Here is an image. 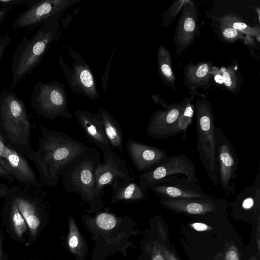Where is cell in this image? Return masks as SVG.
Segmentation results:
<instances>
[{
    "label": "cell",
    "mask_w": 260,
    "mask_h": 260,
    "mask_svg": "<svg viewBox=\"0 0 260 260\" xmlns=\"http://www.w3.org/2000/svg\"><path fill=\"white\" fill-rule=\"evenodd\" d=\"M236 61L231 64L219 68L223 78V87L232 94H238L243 83V78L239 70Z\"/></svg>",
    "instance_id": "cell-29"
},
{
    "label": "cell",
    "mask_w": 260,
    "mask_h": 260,
    "mask_svg": "<svg viewBox=\"0 0 260 260\" xmlns=\"http://www.w3.org/2000/svg\"><path fill=\"white\" fill-rule=\"evenodd\" d=\"M9 189L10 187L7 185L0 183V199L5 198Z\"/></svg>",
    "instance_id": "cell-43"
},
{
    "label": "cell",
    "mask_w": 260,
    "mask_h": 260,
    "mask_svg": "<svg viewBox=\"0 0 260 260\" xmlns=\"http://www.w3.org/2000/svg\"><path fill=\"white\" fill-rule=\"evenodd\" d=\"M28 260H51V259H29Z\"/></svg>",
    "instance_id": "cell-49"
},
{
    "label": "cell",
    "mask_w": 260,
    "mask_h": 260,
    "mask_svg": "<svg viewBox=\"0 0 260 260\" xmlns=\"http://www.w3.org/2000/svg\"><path fill=\"white\" fill-rule=\"evenodd\" d=\"M194 96V95H191V96L184 98L179 103L172 104H167L160 98L158 103L164 109L156 110L151 116L146 129L147 135L156 140L171 137L172 129L186 104Z\"/></svg>",
    "instance_id": "cell-14"
},
{
    "label": "cell",
    "mask_w": 260,
    "mask_h": 260,
    "mask_svg": "<svg viewBox=\"0 0 260 260\" xmlns=\"http://www.w3.org/2000/svg\"><path fill=\"white\" fill-rule=\"evenodd\" d=\"M144 250L149 252L151 260H166L156 241H152L145 245Z\"/></svg>",
    "instance_id": "cell-33"
},
{
    "label": "cell",
    "mask_w": 260,
    "mask_h": 260,
    "mask_svg": "<svg viewBox=\"0 0 260 260\" xmlns=\"http://www.w3.org/2000/svg\"><path fill=\"white\" fill-rule=\"evenodd\" d=\"M259 172L253 184L245 187L236 197L233 203L235 212L259 214L260 209Z\"/></svg>",
    "instance_id": "cell-23"
},
{
    "label": "cell",
    "mask_w": 260,
    "mask_h": 260,
    "mask_svg": "<svg viewBox=\"0 0 260 260\" xmlns=\"http://www.w3.org/2000/svg\"><path fill=\"white\" fill-rule=\"evenodd\" d=\"M213 63L210 61H201L196 64L191 61L185 65L183 77L184 84L189 90V93L200 97L207 98L206 95L199 93L198 88L207 90L212 85Z\"/></svg>",
    "instance_id": "cell-21"
},
{
    "label": "cell",
    "mask_w": 260,
    "mask_h": 260,
    "mask_svg": "<svg viewBox=\"0 0 260 260\" xmlns=\"http://www.w3.org/2000/svg\"><path fill=\"white\" fill-rule=\"evenodd\" d=\"M180 13L174 37L177 58L192 45L200 34L198 23L199 15L196 3L191 0H186Z\"/></svg>",
    "instance_id": "cell-16"
},
{
    "label": "cell",
    "mask_w": 260,
    "mask_h": 260,
    "mask_svg": "<svg viewBox=\"0 0 260 260\" xmlns=\"http://www.w3.org/2000/svg\"><path fill=\"white\" fill-rule=\"evenodd\" d=\"M253 9H254V10L257 12V17H258V22H260V10H259V7H255L254 6H252Z\"/></svg>",
    "instance_id": "cell-47"
},
{
    "label": "cell",
    "mask_w": 260,
    "mask_h": 260,
    "mask_svg": "<svg viewBox=\"0 0 260 260\" xmlns=\"http://www.w3.org/2000/svg\"><path fill=\"white\" fill-rule=\"evenodd\" d=\"M81 220L95 244L90 260H105L117 253L126 257L128 249L137 248L131 238L142 233L127 215L118 216L106 207L93 216L83 213Z\"/></svg>",
    "instance_id": "cell-1"
},
{
    "label": "cell",
    "mask_w": 260,
    "mask_h": 260,
    "mask_svg": "<svg viewBox=\"0 0 260 260\" xmlns=\"http://www.w3.org/2000/svg\"><path fill=\"white\" fill-rule=\"evenodd\" d=\"M185 1H176L164 11L162 15V25L165 28L168 27L175 20L181 12Z\"/></svg>",
    "instance_id": "cell-32"
},
{
    "label": "cell",
    "mask_w": 260,
    "mask_h": 260,
    "mask_svg": "<svg viewBox=\"0 0 260 260\" xmlns=\"http://www.w3.org/2000/svg\"><path fill=\"white\" fill-rule=\"evenodd\" d=\"M14 186L10 188L16 205L28 227L26 246L33 244L47 224L48 213L40 198L29 191L30 186Z\"/></svg>",
    "instance_id": "cell-8"
},
{
    "label": "cell",
    "mask_w": 260,
    "mask_h": 260,
    "mask_svg": "<svg viewBox=\"0 0 260 260\" xmlns=\"http://www.w3.org/2000/svg\"><path fill=\"white\" fill-rule=\"evenodd\" d=\"M112 189L111 203L113 204L124 202L132 203L145 199L146 192L139 183L133 181H124L115 179L110 184Z\"/></svg>",
    "instance_id": "cell-24"
},
{
    "label": "cell",
    "mask_w": 260,
    "mask_h": 260,
    "mask_svg": "<svg viewBox=\"0 0 260 260\" xmlns=\"http://www.w3.org/2000/svg\"><path fill=\"white\" fill-rule=\"evenodd\" d=\"M196 173L193 162L186 155H171L152 170L140 174L139 183L146 192L149 187L172 175H182L191 180L198 181Z\"/></svg>",
    "instance_id": "cell-12"
},
{
    "label": "cell",
    "mask_w": 260,
    "mask_h": 260,
    "mask_svg": "<svg viewBox=\"0 0 260 260\" xmlns=\"http://www.w3.org/2000/svg\"><path fill=\"white\" fill-rule=\"evenodd\" d=\"M126 149L134 166L143 173L152 170L167 157L164 150L133 140L127 141Z\"/></svg>",
    "instance_id": "cell-19"
},
{
    "label": "cell",
    "mask_w": 260,
    "mask_h": 260,
    "mask_svg": "<svg viewBox=\"0 0 260 260\" xmlns=\"http://www.w3.org/2000/svg\"><path fill=\"white\" fill-rule=\"evenodd\" d=\"M212 77H213L215 82L218 85L223 86V78L220 72L219 68L213 66L212 71Z\"/></svg>",
    "instance_id": "cell-39"
},
{
    "label": "cell",
    "mask_w": 260,
    "mask_h": 260,
    "mask_svg": "<svg viewBox=\"0 0 260 260\" xmlns=\"http://www.w3.org/2000/svg\"><path fill=\"white\" fill-rule=\"evenodd\" d=\"M30 0H0L1 7H12L13 5L27 4Z\"/></svg>",
    "instance_id": "cell-38"
},
{
    "label": "cell",
    "mask_w": 260,
    "mask_h": 260,
    "mask_svg": "<svg viewBox=\"0 0 260 260\" xmlns=\"http://www.w3.org/2000/svg\"><path fill=\"white\" fill-rule=\"evenodd\" d=\"M217 21V20H216ZM217 21L216 24L217 31L219 34V37L223 42L227 43H234L237 40H240L249 47L255 46L256 43L254 37L249 35H245L234 29V28L224 25Z\"/></svg>",
    "instance_id": "cell-30"
},
{
    "label": "cell",
    "mask_w": 260,
    "mask_h": 260,
    "mask_svg": "<svg viewBox=\"0 0 260 260\" xmlns=\"http://www.w3.org/2000/svg\"><path fill=\"white\" fill-rule=\"evenodd\" d=\"M30 107L35 113L48 120L61 117L71 119L65 85L57 81L37 82L30 96Z\"/></svg>",
    "instance_id": "cell-7"
},
{
    "label": "cell",
    "mask_w": 260,
    "mask_h": 260,
    "mask_svg": "<svg viewBox=\"0 0 260 260\" xmlns=\"http://www.w3.org/2000/svg\"><path fill=\"white\" fill-rule=\"evenodd\" d=\"M249 260H257V259L255 257L252 256Z\"/></svg>",
    "instance_id": "cell-48"
},
{
    "label": "cell",
    "mask_w": 260,
    "mask_h": 260,
    "mask_svg": "<svg viewBox=\"0 0 260 260\" xmlns=\"http://www.w3.org/2000/svg\"><path fill=\"white\" fill-rule=\"evenodd\" d=\"M219 184L227 194L234 193L239 159L228 137L218 126L215 127Z\"/></svg>",
    "instance_id": "cell-10"
},
{
    "label": "cell",
    "mask_w": 260,
    "mask_h": 260,
    "mask_svg": "<svg viewBox=\"0 0 260 260\" xmlns=\"http://www.w3.org/2000/svg\"><path fill=\"white\" fill-rule=\"evenodd\" d=\"M215 19L223 25L232 27L243 34L256 38L257 41L259 42L260 28L258 25L251 27L242 17L231 12L223 15L219 18H215Z\"/></svg>",
    "instance_id": "cell-28"
},
{
    "label": "cell",
    "mask_w": 260,
    "mask_h": 260,
    "mask_svg": "<svg viewBox=\"0 0 260 260\" xmlns=\"http://www.w3.org/2000/svg\"><path fill=\"white\" fill-rule=\"evenodd\" d=\"M31 123L24 102L11 90L0 93V133L7 145L25 156L34 149Z\"/></svg>",
    "instance_id": "cell-4"
},
{
    "label": "cell",
    "mask_w": 260,
    "mask_h": 260,
    "mask_svg": "<svg viewBox=\"0 0 260 260\" xmlns=\"http://www.w3.org/2000/svg\"><path fill=\"white\" fill-rule=\"evenodd\" d=\"M12 8V7H0V24L6 18L9 12Z\"/></svg>",
    "instance_id": "cell-42"
},
{
    "label": "cell",
    "mask_w": 260,
    "mask_h": 260,
    "mask_svg": "<svg viewBox=\"0 0 260 260\" xmlns=\"http://www.w3.org/2000/svg\"><path fill=\"white\" fill-rule=\"evenodd\" d=\"M95 196L99 201L103 202L104 188L110 185L115 179L124 181H134L124 160L112 150L103 155V162L100 163L95 171Z\"/></svg>",
    "instance_id": "cell-15"
},
{
    "label": "cell",
    "mask_w": 260,
    "mask_h": 260,
    "mask_svg": "<svg viewBox=\"0 0 260 260\" xmlns=\"http://www.w3.org/2000/svg\"><path fill=\"white\" fill-rule=\"evenodd\" d=\"M61 15L47 20L31 36L23 37L14 52L11 63L12 87L32 73L51 44L58 40L60 34Z\"/></svg>",
    "instance_id": "cell-3"
},
{
    "label": "cell",
    "mask_w": 260,
    "mask_h": 260,
    "mask_svg": "<svg viewBox=\"0 0 260 260\" xmlns=\"http://www.w3.org/2000/svg\"><path fill=\"white\" fill-rule=\"evenodd\" d=\"M5 139L0 133V157L1 156L4 145L5 144Z\"/></svg>",
    "instance_id": "cell-46"
},
{
    "label": "cell",
    "mask_w": 260,
    "mask_h": 260,
    "mask_svg": "<svg viewBox=\"0 0 260 260\" xmlns=\"http://www.w3.org/2000/svg\"><path fill=\"white\" fill-rule=\"evenodd\" d=\"M197 132V151L211 183L219 185L215 138V116L207 98H198L194 105Z\"/></svg>",
    "instance_id": "cell-6"
},
{
    "label": "cell",
    "mask_w": 260,
    "mask_h": 260,
    "mask_svg": "<svg viewBox=\"0 0 260 260\" xmlns=\"http://www.w3.org/2000/svg\"><path fill=\"white\" fill-rule=\"evenodd\" d=\"M115 51V48L113 50V51L111 54L110 58L107 64V67L104 74L102 76H101V80H102V88L103 90L106 91L107 90V86L108 83V80L109 78V71L110 70V67L111 66V62L112 59L113 58V55L114 54Z\"/></svg>",
    "instance_id": "cell-34"
},
{
    "label": "cell",
    "mask_w": 260,
    "mask_h": 260,
    "mask_svg": "<svg viewBox=\"0 0 260 260\" xmlns=\"http://www.w3.org/2000/svg\"><path fill=\"white\" fill-rule=\"evenodd\" d=\"M224 258L225 260H240L237 248L234 246L229 248L225 252Z\"/></svg>",
    "instance_id": "cell-36"
},
{
    "label": "cell",
    "mask_w": 260,
    "mask_h": 260,
    "mask_svg": "<svg viewBox=\"0 0 260 260\" xmlns=\"http://www.w3.org/2000/svg\"><path fill=\"white\" fill-rule=\"evenodd\" d=\"M257 234H256V242H257V248L258 251V253H259L260 251V241H259V220H260V215L258 214L257 216Z\"/></svg>",
    "instance_id": "cell-45"
},
{
    "label": "cell",
    "mask_w": 260,
    "mask_h": 260,
    "mask_svg": "<svg viewBox=\"0 0 260 260\" xmlns=\"http://www.w3.org/2000/svg\"><path fill=\"white\" fill-rule=\"evenodd\" d=\"M100 119L111 147L117 148L124 156L123 137L119 123L105 109L99 108L96 113Z\"/></svg>",
    "instance_id": "cell-26"
},
{
    "label": "cell",
    "mask_w": 260,
    "mask_h": 260,
    "mask_svg": "<svg viewBox=\"0 0 260 260\" xmlns=\"http://www.w3.org/2000/svg\"><path fill=\"white\" fill-rule=\"evenodd\" d=\"M38 147L25 157L37 169L40 184L56 186L69 165L78 156L92 149L66 133L41 126Z\"/></svg>",
    "instance_id": "cell-2"
},
{
    "label": "cell",
    "mask_w": 260,
    "mask_h": 260,
    "mask_svg": "<svg viewBox=\"0 0 260 260\" xmlns=\"http://www.w3.org/2000/svg\"><path fill=\"white\" fill-rule=\"evenodd\" d=\"M4 237L0 229V260H9V256L5 252L3 247Z\"/></svg>",
    "instance_id": "cell-41"
},
{
    "label": "cell",
    "mask_w": 260,
    "mask_h": 260,
    "mask_svg": "<svg viewBox=\"0 0 260 260\" xmlns=\"http://www.w3.org/2000/svg\"><path fill=\"white\" fill-rule=\"evenodd\" d=\"M68 49L73 59L72 68L69 67L61 56L58 57L59 64L67 83L74 93L81 94L95 102L99 99L100 95L91 69L79 53L69 47Z\"/></svg>",
    "instance_id": "cell-9"
},
{
    "label": "cell",
    "mask_w": 260,
    "mask_h": 260,
    "mask_svg": "<svg viewBox=\"0 0 260 260\" xmlns=\"http://www.w3.org/2000/svg\"><path fill=\"white\" fill-rule=\"evenodd\" d=\"M181 175L165 178L149 188L160 198L170 199H211L214 198L204 191L198 184Z\"/></svg>",
    "instance_id": "cell-13"
},
{
    "label": "cell",
    "mask_w": 260,
    "mask_h": 260,
    "mask_svg": "<svg viewBox=\"0 0 260 260\" xmlns=\"http://www.w3.org/2000/svg\"><path fill=\"white\" fill-rule=\"evenodd\" d=\"M68 222L69 232L66 239L62 237V245L76 260H84L88 253L87 241L81 233L73 216L69 217Z\"/></svg>",
    "instance_id": "cell-25"
},
{
    "label": "cell",
    "mask_w": 260,
    "mask_h": 260,
    "mask_svg": "<svg viewBox=\"0 0 260 260\" xmlns=\"http://www.w3.org/2000/svg\"><path fill=\"white\" fill-rule=\"evenodd\" d=\"M164 208L174 211L190 215H204L224 209L229 205L225 200L216 199H170L161 198Z\"/></svg>",
    "instance_id": "cell-18"
},
{
    "label": "cell",
    "mask_w": 260,
    "mask_h": 260,
    "mask_svg": "<svg viewBox=\"0 0 260 260\" xmlns=\"http://www.w3.org/2000/svg\"><path fill=\"white\" fill-rule=\"evenodd\" d=\"M0 165L22 185L41 189L42 185L26 159L5 143Z\"/></svg>",
    "instance_id": "cell-17"
},
{
    "label": "cell",
    "mask_w": 260,
    "mask_h": 260,
    "mask_svg": "<svg viewBox=\"0 0 260 260\" xmlns=\"http://www.w3.org/2000/svg\"><path fill=\"white\" fill-rule=\"evenodd\" d=\"M157 67L161 81L170 88L176 91V77L172 69V55L162 44L159 46L157 51Z\"/></svg>",
    "instance_id": "cell-27"
},
{
    "label": "cell",
    "mask_w": 260,
    "mask_h": 260,
    "mask_svg": "<svg viewBox=\"0 0 260 260\" xmlns=\"http://www.w3.org/2000/svg\"><path fill=\"white\" fill-rule=\"evenodd\" d=\"M158 244L166 260H179L172 251L158 242Z\"/></svg>",
    "instance_id": "cell-37"
},
{
    "label": "cell",
    "mask_w": 260,
    "mask_h": 260,
    "mask_svg": "<svg viewBox=\"0 0 260 260\" xmlns=\"http://www.w3.org/2000/svg\"><path fill=\"white\" fill-rule=\"evenodd\" d=\"M194 98L190 99L186 104L181 113L175 123L171 133V137L183 133V138L186 139L188 126L192 124L194 114V105L191 103Z\"/></svg>",
    "instance_id": "cell-31"
},
{
    "label": "cell",
    "mask_w": 260,
    "mask_h": 260,
    "mask_svg": "<svg viewBox=\"0 0 260 260\" xmlns=\"http://www.w3.org/2000/svg\"><path fill=\"white\" fill-rule=\"evenodd\" d=\"M190 226L191 228L198 232L209 231L212 229V227L202 222H193L190 224Z\"/></svg>",
    "instance_id": "cell-40"
},
{
    "label": "cell",
    "mask_w": 260,
    "mask_h": 260,
    "mask_svg": "<svg viewBox=\"0 0 260 260\" xmlns=\"http://www.w3.org/2000/svg\"><path fill=\"white\" fill-rule=\"evenodd\" d=\"M11 41L9 36H0V62Z\"/></svg>",
    "instance_id": "cell-35"
},
{
    "label": "cell",
    "mask_w": 260,
    "mask_h": 260,
    "mask_svg": "<svg viewBox=\"0 0 260 260\" xmlns=\"http://www.w3.org/2000/svg\"><path fill=\"white\" fill-rule=\"evenodd\" d=\"M82 0H30L27 8L18 15L13 29L30 28L42 24L47 20L66 10Z\"/></svg>",
    "instance_id": "cell-11"
},
{
    "label": "cell",
    "mask_w": 260,
    "mask_h": 260,
    "mask_svg": "<svg viewBox=\"0 0 260 260\" xmlns=\"http://www.w3.org/2000/svg\"><path fill=\"white\" fill-rule=\"evenodd\" d=\"M75 116L86 137L101 149L103 155L113 150L96 113L78 110L75 111Z\"/></svg>",
    "instance_id": "cell-20"
},
{
    "label": "cell",
    "mask_w": 260,
    "mask_h": 260,
    "mask_svg": "<svg viewBox=\"0 0 260 260\" xmlns=\"http://www.w3.org/2000/svg\"><path fill=\"white\" fill-rule=\"evenodd\" d=\"M136 260H140V257H139L138 258H137Z\"/></svg>",
    "instance_id": "cell-50"
},
{
    "label": "cell",
    "mask_w": 260,
    "mask_h": 260,
    "mask_svg": "<svg viewBox=\"0 0 260 260\" xmlns=\"http://www.w3.org/2000/svg\"><path fill=\"white\" fill-rule=\"evenodd\" d=\"M100 153L92 150L78 156L67 167L62 175L64 189L68 193L78 194L88 204L84 209L87 214L96 213L104 208L95 196V171L101 163Z\"/></svg>",
    "instance_id": "cell-5"
},
{
    "label": "cell",
    "mask_w": 260,
    "mask_h": 260,
    "mask_svg": "<svg viewBox=\"0 0 260 260\" xmlns=\"http://www.w3.org/2000/svg\"><path fill=\"white\" fill-rule=\"evenodd\" d=\"M2 219L9 236L20 243H24L26 235L28 232L27 225L10 189L5 197Z\"/></svg>",
    "instance_id": "cell-22"
},
{
    "label": "cell",
    "mask_w": 260,
    "mask_h": 260,
    "mask_svg": "<svg viewBox=\"0 0 260 260\" xmlns=\"http://www.w3.org/2000/svg\"><path fill=\"white\" fill-rule=\"evenodd\" d=\"M0 177L7 179L10 181H12L13 177L0 165Z\"/></svg>",
    "instance_id": "cell-44"
}]
</instances>
